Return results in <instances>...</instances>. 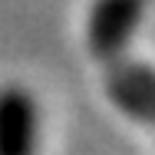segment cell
Segmentation results:
<instances>
[{"instance_id": "obj_1", "label": "cell", "mask_w": 155, "mask_h": 155, "mask_svg": "<svg viewBox=\"0 0 155 155\" xmlns=\"http://www.w3.org/2000/svg\"><path fill=\"white\" fill-rule=\"evenodd\" d=\"M145 17V0H96L86 20V50L102 66L125 56Z\"/></svg>"}, {"instance_id": "obj_2", "label": "cell", "mask_w": 155, "mask_h": 155, "mask_svg": "<svg viewBox=\"0 0 155 155\" xmlns=\"http://www.w3.org/2000/svg\"><path fill=\"white\" fill-rule=\"evenodd\" d=\"M102 69H106V93H109V99L129 119L149 125L155 132V69L149 63L129 60V56H119V60L106 63Z\"/></svg>"}, {"instance_id": "obj_3", "label": "cell", "mask_w": 155, "mask_h": 155, "mask_svg": "<svg viewBox=\"0 0 155 155\" xmlns=\"http://www.w3.org/2000/svg\"><path fill=\"white\" fill-rule=\"evenodd\" d=\"M40 149V102L27 86L0 89V155H36Z\"/></svg>"}]
</instances>
